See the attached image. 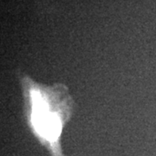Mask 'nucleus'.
Masks as SVG:
<instances>
[{
	"label": "nucleus",
	"instance_id": "obj_1",
	"mask_svg": "<svg viewBox=\"0 0 156 156\" xmlns=\"http://www.w3.org/2000/svg\"><path fill=\"white\" fill-rule=\"evenodd\" d=\"M24 122L50 156H66L62 147L63 129L71 120L76 103L63 83L46 85L18 73Z\"/></svg>",
	"mask_w": 156,
	"mask_h": 156
}]
</instances>
